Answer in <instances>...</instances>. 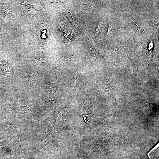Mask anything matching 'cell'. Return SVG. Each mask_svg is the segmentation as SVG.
I'll use <instances>...</instances> for the list:
<instances>
[{"label": "cell", "mask_w": 159, "mask_h": 159, "mask_svg": "<svg viewBox=\"0 0 159 159\" xmlns=\"http://www.w3.org/2000/svg\"><path fill=\"white\" fill-rule=\"evenodd\" d=\"M44 132L41 140L32 148L36 151H39L47 145L54 142L57 140L56 133L50 125L44 124Z\"/></svg>", "instance_id": "obj_1"}, {"label": "cell", "mask_w": 159, "mask_h": 159, "mask_svg": "<svg viewBox=\"0 0 159 159\" xmlns=\"http://www.w3.org/2000/svg\"><path fill=\"white\" fill-rule=\"evenodd\" d=\"M130 17L133 22L137 32L140 34L143 33L144 32V29L141 24L136 21L132 15H131Z\"/></svg>", "instance_id": "obj_2"}, {"label": "cell", "mask_w": 159, "mask_h": 159, "mask_svg": "<svg viewBox=\"0 0 159 159\" xmlns=\"http://www.w3.org/2000/svg\"><path fill=\"white\" fill-rule=\"evenodd\" d=\"M115 27V25L113 22H110L109 23L108 29L107 33L106 36L112 32Z\"/></svg>", "instance_id": "obj_3"}, {"label": "cell", "mask_w": 159, "mask_h": 159, "mask_svg": "<svg viewBox=\"0 0 159 159\" xmlns=\"http://www.w3.org/2000/svg\"><path fill=\"white\" fill-rule=\"evenodd\" d=\"M151 23L153 26L157 29H159V20L158 19H154L151 20Z\"/></svg>", "instance_id": "obj_4"}, {"label": "cell", "mask_w": 159, "mask_h": 159, "mask_svg": "<svg viewBox=\"0 0 159 159\" xmlns=\"http://www.w3.org/2000/svg\"><path fill=\"white\" fill-rule=\"evenodd\" d=\"M88 115H83V117H84L85 122L87 123H88V121H87L86 117Z\"/></svg>", "instance_id": "obj_5"}]
</instances>
